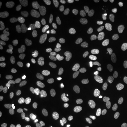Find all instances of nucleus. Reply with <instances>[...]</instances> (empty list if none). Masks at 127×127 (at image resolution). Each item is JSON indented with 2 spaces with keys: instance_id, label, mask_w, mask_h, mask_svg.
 Masks as SVG:
<instances>
[{
  "instance_id": "f257e3e1",
  "label": "nucleus",
  "mask_w": 127,
  "mask_h": 127,
  "mask_svg": "<svg viewBox=\"0 0 127 127\" xmlns=\"http://www.w3.org/2000/svg\"><path fill=\"white\" fill-rule=\"evenodd\" d=\"M61 28L66 34L77 35L80 33V29L76 24L68 19L63 20L61 23Z\"/></svg>"
},
{
  "instance_id": "f03ea898",
  "label": "nucleus",
  "mask_w": 127,
  "mask_h": 127,
  "mask_svg": "<svg viewBox=\"0 0 127 127\" xmlns=\"http://www.w3.org/2000/svg\"><path fill=\"white\" fill-rule=\"evenodd\" d=\"M79 17V22L83 31H89L92 26L93 19L90 14L87 12H82Z\"/></svg>"
},
{
  "instance_id": "7ed1b4c3",
  "label": "nucleus",
  "mask_w": 127,
  "mask_h": 127,
  "mask_svg": "<svg viewBox=\"0 0 127 127\" xmlns=\"http://www.w3.org/2000/svg\"><path fill=\"white\" fill-rule=\"evenodd\" d=\"M94 75V70L92 67L87 68L82 72L79 79L80 86L85 87L88 86L92 80Z\"/></svg>"
},
{
  "instance_id": "20e7f679",
  "label": "nucleus",
  "mask_w": 127,
  "mask_h": 127,
  "mask_svg": "<svg viewBox=\"0 0 127 127\" xmlns=\"http://www.w3.org/2000/svg\"><path fill=\"white\" fill-rule=\"evenodd\" d=\"M18 30L17 25L13 23H9L0 26V34L4 36L12 35Z\"/></svg>"
},
{
  "instance_id": "39448f33",
  "label": "nucleus",
  "mask_w": 127,
  "mask_h": 127,
  "mask_svg": "<svg viewBox=\"0 0 127 127\" xmlns=\"http://www.w3.org/2000/svg\"><path fill=\"white\" fill-rule=\"evenodd\" d=\"M64 11L66 16L72 18H75L79 17L81 13L79 9L77 8L76 5L73 2L68 3L65 4Z\"/></svg>"
},
{
  "instance_id": "423d86ee",
  "label": "nucleus",
  "mask_w": 127,
  "mask_h": 127,
  "mask_svg": "<svg viewBox=\"0 0 127 127\" xmlns=\"http://www.w3.org/2000/svg\"><path fill=\"white\" fill-rule=\"evenodd\" d=\"M29 9V6L26 3H20L14 5L12 7V12L14 15L21 17L27 13Z\"/></svg>"
},
{
  "instance_id": "0eeeda50",
  "label": "nucleus",
  "mask_w": 127,
  "mask_h": 127,
  "mask_svg": "<svg viewBox=\"0 0 127 127\" xmlns=\"http://www.w3.org/2000/svg\"><path fill=\"white\" fill-rule=\"evenodd\" d=\"M41 7L48 13L54 12L56 9V1L54 0H40L39 1Z\"/></svg>"
},
{
  "instance_id": "6e6552de",
  "label": "nucleus",
  "mask_w": 127,
  "mask_h": 127,
  "mask_svg": "<svg viewBox=\"0 0 127 127\" xmlns=\"http://www.w3.org/2000/svg\"><path fill=\"white\" fill-rule=\"evenodd\" d=\"M42 61L44 65L50 66L51 65L55 59L54 55L51 52V50L49 48H45L42 52Z\"/></svg>"
},
{
  "instance_id": "1a4fd4ad",
  "label": "nucleus",
  "mask_w": 127,
  "mask_h": 127,
  "mask_svg": "<svg viewBox=\"0 0 127 127\" xmlns=\"http://www.w3.org/2000/svg\"><path fill=\"white\" fill-rule=\"evenodd\" d=\"M51 98L50 91L44 90L42 92L41 95L37 97L36 98L37 104L39 106H44L50 103Z\"/></svg>"
},
{
  "instance_id": "9d476101",
  "label": "nucleus",
  "mask_w": 127,
  "mask_h": 127,
  "mask_svg": "<svg viewBox=\"0 0 127 127\" xmlns=\"http://www.w3.org/2000/svg\"><path fill=\"white\" fill-rule=\"evenodd\" d=\"M0 75L4 80L9 82H16L18 79V76L15 73L8 68L2 69L0 72Z\"/></svg>"
},
{
  "instance_id": "9b49d317",
  "label": "nucleus",
  "mask_w": 127,
  "mask_h": 127,
  "mask_svg": "<svg viewBox=\"0 0 127 127\" xmlns=\"http://www.w3.org/2000/svg\"><path fill=\"white\" fill-rule=\"evenodd\" d=\"M50 85L53 91L55 92H59L62 91L64 89V83L61 80H59L52 77L50 78Z\"/></svg>"
},
{
  "instance_id": "f8f14e48",
  "label": "nucleus",
  "mask_w": 127,
  "mask_h": 127,
  "mask_svg": "<svg viewBox=\"0 0 127 127\" xmlns=\"http://www.w3.org/2000/svg\"><path fill=\"white\" fill-rule=\"evenodd\" d=\"M89 117L86 114H80L75 121L76 127H89V124L87 123Z\"/></svg>"
},
{
  "instance_id": "ddd939ff",
  "label": "nucleus",
  "mask_w": 127,
  "mask_h": 127,
  "mask_svg": "<svg viewBox=\"0 0 127 127\" xmlns=\"http://www.w3.org/2000/svg\"><path fill=\"white\" fill-rule=\"evenodd\" d=\"M35 40L37 43L42 47H47L50 43L49 37L44 33H39L35 37Z\"/></svg>"
},
{
  "instance_id": "4468645a",
  "label": "nucleus",
  "mask_w": 127,
  "mask_h": 127,
  "mask_svg": "<svg viewBox=\"0 0 127 127\" xmlns=\"http://www.w3.org/2000/svg\"><path fill=\"white\" fill-rule=\"evenodd\" d=\"M42 28L44 31L50 34H54L57 31V26L53 22L43 23L42 25Z\"/></svg>"
},
{
  "instance_id": "2eb2a0df",
  "label": "nucleus",
  "mask_w": 127,
  "mask_h": 127,
  "mask_svg": "<svg viewBox=\"0 0 127 127\" xmlns=\"http://www.w3.org/2000/svg\"><path fill=\"white\" fill-rule=\"evenodd\" d=\"M0 50L1 55L0 56V60L4 61L9 58V50L8 46L3 42L0 43Z\"/></svg>"
},
{
  "instance_id": "dca6fc26",
  "label": "nucleus",
  "mask_w": 127,
  "mask_h": 127,
  "mask_svg": "<svg viewBox=\"0 0 127 127\" xmlns=\"http://www.w3.org/2000/svg\"><path fill=\"white\" fill-rule=\"evenodd\" d=\"M17 59V57L16 56H14L8 60L6 63L7 68L9 69V70H11L14 73L18 72L19 70V66L18 64L14 63V61H16Z\"/></svg>"
},
{
  "instance_id": "f3484780",
  "label": "nucleus",
  "mask_w": 127,
  "mask_h": 127,
  "mask_svg": "<svg viewBox=\"0 0 127 127\" xmlns=\"http://www.w3.org/2000/svg\"><path fill=\"white\" fill-rule=\"evenodd\" d=\"M32 59L34 64L37 66H41L43 63L42 53L40 50H34L32 54Z\"/></svg>"
},
{
  "instance_id": "a211bd4d",
  "label": "nucleus",
  "mask_w": 127,
  "mask_h": 127,
  "mask_svg": "<svg viewBox=\"0 0 127 127\" xmlns=\"http://www.w3.org/2000/svg\"><path fill=\"white\" fill-rule=\"evenodd\" d=\"M112 115L114 119L118 122H122L127 118V114L125 113H122L118 108L113 109Z\"/></svg>"
},
{
  "instance_id": "6ab92c4d",
  "label": "nucleus",
  "mask_w": 127,
  "mask_h": 127,
  "mask_svg": "<svg viewBox=\"0 0 127 127\" xmlns=\"http://www.w3.org/2000/svg\"><path fill=\"white\" fill-rule=\"evenodd\" d=\"M105 3L110 13L113 15H115L118 10L117 3L114 0H106Z\"/></svg>"
},
{
  "instance_id": "aec40b11",
  "label": "nucleus",
  "mask_w": 127,
  "mask_h": 127,
  "mask_svg": "<svg viewBox=\"0 0 127 127\" xmlns=\"http://www.w3.org/2000/svg\"><path fill=\"white\" fill-rule=\"evenodd\" d=\"M70 51L72 56L74 57H79L81 55L82 50L81 46L77 42H73L71 44Z\"/></svg>"
},
{
  "instance_id": "412c9836",
  "label": "nucleus",
  "mask_w": 127,
  "mask_h": 127,
  "mask_svg": "<svg viewBox=\"0 0 127 127\" xmlns=\"http://www.w3.org/2000/svg\"><path fill=\"white\" fill-rule=\"evenodd\" d=\"M35 39L29 35H27L21 37L19 41L21 44L23 46H28L33 44L35 42Z\"/></svg>"
},
{
  "instance_id": "4be33fe9",
  "label": "nucleus",
  "mask_w": 127,
  "mask_h": 127,
  "mask_svg": "<svg viewBox=\"0 0 127 127\" xmlns=\"http://www.w3.org/2000/svg\"><path fill=\"white\" fill-rule=\"evenodd\" d=\"M98 55V53L96 50H91L85 57L84 60V63L86 65H90L91 63L92 60L96 58Z\"/></svg>"
},
{
  "instance_id": "5701e85b",
  "label": "nucleus",
  "mask_w": 127,
  "mask_h": 127,
  "mask_svg": "<svg viewBox=\"0 0 127 127\" xmlns=\"http://www.w3.org/2000/svg\"><path fill=\"white\" fill-rule=\"evenodd\" d=\"M64 71L68 75H71L74 72L75 67L73 61L68 60L66 61L64 64Z\"/></svg>"
},
{
  "instance_id": "b1692460",
  "label": "nucleus",
  "mask_w": 127,
  "mask_h": 127,
  "mask_svg": "<svg viewBox=\"0 0 127 127\" xmlns=\"http://www.w3.org/2000/svg\"><path fill=\"white\" fill-rule=\"evenodd\" d=\"M77 109V104L73 101H70L69 103L68 107H65L64 111L69 115H72L75 113Z\"/></svg>"
},
{
  "instance_id": "393cba45",
  "label": "nucleus",
  "mask_w": 127,
  "mask_h": 127,
  "mask_svg": "<svg viewBox=\"0 0 127 127\" xmlns=\"http://www.w3.org/2000/svg\"><path fill=\"white\" fill-rule=\"evenodd\" d=\"M21 122L24 127H29L31 124V119L27 112H24L21 116Z\"/></svg>"
},
{
  "instance_id": "a878e982",
  "label": "nucleus",
  "mask_w": 127,
  "mask_h": 127,
  "mask_svg": "<svg viewBox=\"0 0 127 127\" xmlns=\"http://www.w3.org/2000/svg\"><path fill=\"white\" fill-rule=\"evenodd\" d=\"M112 81V77L107 74H101L97 79V82L99 85H103L106 83H108Z\"/></svg>"
},
{
  "instance_id": "bb28decb",
  "label": "nucleus",
  "mask_w": 127,
  "mask_h": 127,
  "mask_svg": "<svg viewBox=\"0 0 127 127\" xmlns=\"http://www.w3.org/2000/svg\"><path fill=\"white\" fill-rule=\"evenodd\" d=\"M87 1L91 7L95 10H99L102 8V4L99 0H88Z\"/></svg>"
},
{
  "instance_id": "cd10ccee",
  "label": "nucleus",
  "mask_w": 127,
  "mask_h": 127,
  "mask_svg": "<svg viewBox=\"0 0 127 127\" xmlns=\"http://www.w3.org/2000/svg\"><path fill=\"white\" fill-rule=\"evenodd\" d=\"M59 54L63 57L64 59H70L72 56L70 48H62L60 49L59 50Z\"/></svg>"
},
{
  "instance_id": "c85d7f7f",
  "label": "nucleus",
  "mask_w": 127,
  "mask_h": 127,
  "mask_svg": "<svg viewBox=\"0 0 127 127\" xmlns=\"http://www.w3.org/2000/svg\"><path fill=\"white\" fill-rule=\"evenodd\" d=\"M113 41L114 47L117 50H121L123 48V43L122 41L117 33H114L113 37Z\"/></svg>"
},
{
  "instance_id": "c756f323",
  "label": "nucleus",
  "mask_w": 127,
  "mask_h": 127,
  "mask_svg": "<svg viewBox=\"0 0 127 127\" xmlns=\"http://www.w3.org/2000/svg\"><path fill=\"white\" fill-rule=\"evenodd\" d=\"M98 115L101 119L107 122H111L114 120V118L112 115L109 114L108 112L101 111L98 113Z\"/></svg>"
},
{
  "instance_id": "7c9ffc66",
  "label": "nucleus",
  "mask_w": 127,
  "mask_h": 127,
  "mask_svg": "<svg viewBox=\"0 0 127 127\" xmlns=\"http://www.w3.org/2000/svg\"><path fill=\"white\" fill-rule=\"evenodd\" d=\"M51 112V109L49 107H43L41 108L38 112L39 116L43 119H46L48 117Z\"/></svg>"
},
{
  "instance_id": "2f4dec72",
  "label": "nucleus",
  "mask_w": 127,
  "mask_h": 127,
  "mask_svg": "<svg viewBox=\"0 0 127 127\" xmlns=\"http://www.w3.org/2000/svg\"><path fill=\"white\" fill-rule=\"evenodd\" d=\"M106 32L104 28H103L101 29L98 40V45L100 47H102L104 45V42L106 39Z\"/></svg>"
},
{
  "instance_id": "473e14b6",
  "label": "nucleus",
  "mask_w": 127,
  "mask_h": 127,
  "mask_svg": "<svg viewBox=\"0 0 127 127\" xmlns=\"http://www.w3.org/2000/svg\"><path fill=\"white\" fill-rule=\"evenodd\" d=\"M25 85L28 91L32 92L34 91L36 87V83L35 80L31 79L28 80L25 83Z\"/></svg>"
},
{
  "instance_id": "72a5a7b5",
  "label": "nucleus",
  "mask_w": 127,
  "mask_h": 127,
  "mask_svg": "<svg viewBox=\"0 0 127 127\" xmlns=\"http://www.w3.org/2000/svg\"><path fill=\"white\" fill-rule=\"evenodd\" d=\"M43 12L41 9L36 10L32 16V20L34 22H37L41 20L43 17Z\"/></svg>"
},
{
  "instance_id": "f704fd0d",
  "label": "nucleus",
  "mask_w": 127,
  "mask_h": 127,
  "mask_svg": "<svg viewBox=\"0 0 127 127\" xmlns=\"http://www.w3.org/2000/svg\"><path fill=\"white\" fill-rule=\"evenodd\" d=\"M82 45L86 50H91L92 48V44L90 38L88 37H85L82 41Z\"/></svg>"
},
{
  "instance_id": "c9c22d12",
  "label": "nucleus",
  "mask_w": 127,
  "mask_h": 127,
  "mask_svg": "<svg viewBox=\"0 0 127 127\" xmlns=\"http://www.w3.org/2000/svg\"><path fill=\"white\" fill-rule=\"evenodd\" d=\"M25 100H23V99L18 97L16 98L13 100V103L14 104L18 106H20L21 107H24L26 106V103L25 102Z\"/></svg>"
},
{
  "instance_id": "e433bc0d",
  "label": "nucleus",
  "mask_w": 127,
  "mask_h": 127,
  "mask_svg": "<svg viewBox=\"0 0 127 127\" xmlns=\"http://www.w3.org/2000/svg\"><path fill=\"white\" fill-rule=\"evenodd\" d=\"M0 88L2 91H9L11 90V86L8 82L3 81L0 82Z\"/></svg>"
},
{
  "instance_id": "4c0bfd02",
  "label": "nucleus",
  "mask_w": 127,
  "mask_h": 127,
  "mask_svg": "<svg viewBox=\"0 0 127 127\" xmlns=\"http://www.w3.org/2000/svg\"><path fill=\"white\" fill-rule=\"evenodd\" d=\"M119 20L122 23H125L127 21V11L126 10L122 11L119 14Z\"/></svg>"
},
{
  "instance_id": "58836bf2",
  "label": "nucleus",
  "mask_w": 127,
  "mask_h": 127,
  "mask_svg": "<svg viewBox=\"0 0 127 127\" xmlns=\"http://www.w3.org/2000/svg\"><path fill=\"white\" fill-rule=\"evenodd\" d=\"M100 108L101 111L107 112L113 110V106L108 104H104L100 105Z\"/></svg>"
},
{
  "instance_id": "ea45409f",
  "label": "nucleus",
  "mask_w": 127,
  "mask_h": 127,
  "mask_svg": "<svg viewBox=\"0 0 127 127\" xmlns=\"http://www.w3.org/2000/svg\"><path fill=\"white\" fill-rule=\"evenodd\" d=\"M104 52L106 55L110 58H113L114 56V53L112 47L107 46L104 48Z\"/></svg>"
},
{
  "instance_id": "a19ab883",
  "label": "nucleus",
  "mask_w": 127,
  "mask_h": 127,
  "mask_svg": "<svg viewBox=\"0 0 127 127\" xmlns=\"http://www.w3.org/2000/svg\"><path fill=\"white\" fill-rule=\"evenodd\" d=\"M123 99L122 97L120 96H114V95H111L109 97V101L112 104H117L120 101H121Z\"/></svg>"
},
{
  "instance_id": "79ce46f5",
  "label": "nucleus",
  "mask_w": 127,
  "mask_h": 127,
  "mask_svg": "<svg viewBox=\"0 0 127 127\" xmlns=\"http://www.w3.org/2000/svg\"><path fill=\"white\" fill-rule=\"evenodd\" d=\"M10 120V117L9 114L4 113L1 114L0 115V122L4 123V122H9Z\"/></svg>"
},
{
  "instance_id": "37998d69",
  "label": "nucleus",
  "mask_w": 127,
  "mask_h": 127,
  "mask_svg": "<svg viewBox=\"0 0 127 127\" xmlns=\"http://www.w3.org/2000/svg\"><path fill=\"white\" fill-rule=\"evenodd\" d=\"M104 98L101 96L95 97L92 99V103L95 105L102 104L104 102Z\"/></svg>"
},
{
  "instance_id": "c03bdc74",
  "label": "nucleus",
  "mask_w": 127,
  "mask_h": 127,
  "mask_svg": "<svg viewBox=\"0 0 127 127\" xmlns=\"http://www.w3.org/2000/svg\"><path fill=\"white\" fill-rule=\"evenodd\" d=\"M118 83L120 86L127 87V77L121 76L118 79Z\"/></svg>"
},
{
  "instance_id": "a18cd8bd",
  "label": "nucleus",
  "mask_w": 127,
  "mask_h": 127,
  "mask_svg": "<svg viewBox=\"0 0 127 127\" xmlns=\"http://www.w3.org/2000/svg\"><path fill=\"white\" fill-rule=\"evenodd\" d=\"M123 94V91L118 87H114V90L112 92V95L114 96H119Z\"/></svg>"
},
{
  "instance_id": "49530a36",
  "label": "nucleus",
  "mask_w": 127,
  "mask_h": 127,
  "mask_svg": "<svg viewBox=\"0 0 127 127\" xmlns=\"http://www.w3.org/2000/svg\"><path fill=\"white\" fill-rule=\"evenodd\" d=\"M102 66L103 67H111L112 66V63L109 59H104L101 62Z\"/></svg>"
},
{
  "instance_id": "de8ad7c7",
  "label": "nucleus",
  "mask_w": 127,
  "mask_h": 127,
  "mask_svg": "<svg viewBox=\"0 0 127 127\" xmlns=\"http://www.w3.org/2000/svg\"><path fill=\"white\" fill-rule=\"evenodd\" d=\"M17 95H18V97L23 99V100H25L27 96L25 91L21 89H19L17 91Z\"/></svg>"
},
{
  "instance_id": "09e8293b",
  "label": "nucleus",
  "mask_w": 127,
  "mask_h": 127,
  "mask_svg": "<svg viewBox=\"0 0 127 127\" xmlns=\"http://www.w3.org/2000/svg\"><path fill=\"white\" fill-rule=\"evenodd\" d=\"M62 122L66 127H70L72 125V123L70 119L66 117H64L62 119Z\"/></svg>"
},
{
  "instance_id": "8fccbe9b",
  "label": "nucleus",
  "mask_w": 127,
  "mask_h": 127,
  "mask_svg": "<svg viewBox=\"0 0 127 127\" xmlns=\"http://www.w3.org/2000/svg\"><path fill=\"white\" fill-rule=\"evenodd\" d=\"M6 95L5 93L2 90H0V98L1 99H4L5 98H6Z\"/></svg>"
},
{
  "instance_id": "3c124183",
  "label": "nucleus",
  "mask_w": 127,
  "mask_h": 127,
  "mask_svg": "<svg viewBox=\"0 0 127 127\" xmlns=\"http://www.w3.org/2000/svg\"><path fill=\"white\" fill-rule=\"evenodd\" d=\"M120 3L123 7L127 8V0H121Z\"/></svg>"
},
{
  "instance_id": "603ef678",
  "label": "nucleus",
  "mask_w": 127,
  "mask_h": 127,
  "mask_svg": "<svg viewBox=\"0 0 127 127\" xmlns=\"http://www.w3.org/2000/svg\"><path fill=\"white\" fill-rule=\"evenodd\" d=\"M4 9V5L2 3L0 4V16H1V14L2 13Z\"/></svg>"
},
{
  "instance_id": "864d4df0",
  "label": "nucleus",
  "mask_w": 127,
  "mask_h": 127,
  "mask_svg": "<svg viewBox=\"0 0 127 127\" xmlns=\"http://www.w3.org/2000/svg\"><path fill=\"white\" fill-rule=\"evenodd\" d=\"M34 127H46V126L44 124H43L42 123H38L34 125Z\"/></svg>"
},
{
  "instance_id": "5fc2aeb1",
  "label": "nucleus",
  "mask_w": 127,
  "mask_h": 127,
  "mask_svg": "<svg viewBox=\"0 0 127 127\" xmlns=\"http://www.w3.org/2000/svg\"><path fill=\"white\" fill-rule=\"evenodd\" d=\"M62 59H63V57L61 55H59L55 57V60H61Z\"/></svg>"
},
{
  "instance_id": "6e6d98bb",
  "label": "nucleus",
  "mask_w": 127,
  "mask_h": 127,
  "mask_svg": "<svg viewBox=\"0 0 127 127\" xmlns=\"http://www.w3.org/2000/svg\"><path fill=\"white\" fill-rule=\"evenodd\" d=\"M99 65V62L98 61H96L95 62H94V63L93 64V66L95 67H98Z\"/></svg>"
},
{
  "instance_id": "4d7b16f0",
  "label": "nucleus",
  "mask_w": 127,
  "mask_h": 127,
  "mask_svg": "<svg viewBox=\"0 0 127 127\" xmlns=\"http://www.w3.org/2000/svg\"><path fill=\"white\" fill-rule=\"evenodd\" d=\"M98 127H109L108 126H106V125H102V124H101V125H99Z\"/></svg>"
},
{
  "instance_id": "13d9d810",
  "label": "nucleus",
  "mask_w": 127,
  "mask_h": 127,
  "mask_svg": "<svg viewBox=\"0 0 127 127\" xmlns=\"http://www.w3.org/2000/svg\"><path fill=\"white\" fill-rule=\"evenodd\" d=\"M0 127H11V126L10 125H3V126H1Z\"/></svg>"
},
{
  "instance_id": "bf43d9fd",
  "label": "nucleus",
  "mask_w": 127,
  "mask_h": 127,
  "mask_svg": "<svg viewBox=\"0 0 127 127\" xmlns=\"http://www.w3.org/2000/svg\"><path fill=\"white\" fill-rule=\"evenodd\" d=\"M68 106V105H67V104H65V106Z\"/></svg>"
},
{
  "instance_id": "052dcab7",
  "label": "nucleus",
  "mask_w": 127,
  "mask_h": 127,
  "mask_svg": "<svg viewBox=\"0 0 127 127\" xmlns=\"http://www.w3.org/2000/svg\"><path fill=\"white\" fill-rule=\"evenodd\" d=\"M54 127H59V126H55Z\"/></svg>"
}]
</instances>
